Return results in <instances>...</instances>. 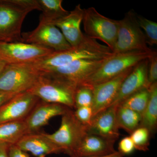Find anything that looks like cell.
I'll use <instances>...</instances> for the list:
<instances>
[{
  "label": "cell",
  "mask_w": 157,
  "mask_h": 157,
  "mask_svg": "<svg viewBox=\"0 0 157 157\" xmlns=\"http://www.w3.org/2000/svg\"><path fill=\"white\" fill-rule=\"evenodd\" d=\"M14 145L36 157H45L49 155L61 153L58 147L47 137L46 133L37 132L26 134Z\"/></svg>",
  "instance_id": "obj_18"
},
{
  "label": "cell",
  "mask_w": 157,
  "mask_h": 157,
  "mask_svg": "<svg viewBox=\"0 0 157 157\" xmlns=\"http://www.w3.org/2000/svg\"><path fill=\"white\" fill-rule=\"evenodd\" d=\"M70 108L62 104L40 100L24 120L28 133L39 132L52 118L62 116Z\"/></svg>",
  "instance_id": "obj_16"
},
{
  "label": "cell",
  "mask_w": 157,
  "mask_h": 157,
  "mask_svg": "<svg viewBox=\"0 0 157 157\" xmlns=\"http://www.w3.org/2000/svg\"><path fill=\"white\" fill-rule=\"evenodd\" d=\"M140 29L137 14L133 10L127 12L124 18L118 20L117 39L113 54L136 51H151Z\"/></svg>",
  "instance_id": "obj_6"
},
{
  "label": "cell",
  "mask_w": 157,
  "mask_h": 157,
  "mask_svg": "<svg viewBox=\"0 0 157 157\" xmlns=\"http://www.w3.org/2000/svg\"><path fill=\"white\" fill-rule=\"evenodd\" d=\"M105 59L76 60L44 73H48L77 87L83 84Z\"/></svg>",
  "instance_id": "obj_11"
},
{
  "label": "cell",
  "mask_w": 157,
  "mask_h": 157,
  "mask_svg": "<svg viewBox=\"0 0 157 157\" xmlns=\"http://www.w3.org/2000/svg\"><path fill=\"white\" fill-rule=\"evenodd\" d=\"M135 150L134 143L130 136L124 137L118 144V151L124 156L132 154Z\"/></svg>",
  "instance_id": "obj_30"
},
{
  "label": "cell",
  "mask_w": 157,
  "mask_h": 157,
  "mask_svg": "<svg viewBox=\"0 0 157 157\" xmlns=\"http://www.w3.org/2000/svg\"><path fill=\"white\" fill-rule=\"evenodd\" d=\"M113 53L107 46L86 36L84 41L76 47L52 53L39 59L32 65L40 72H44L69 64L79 60H101Z\"/></svg>",
  "instance_id": "obj_1"
},
{
  "label": "cell",
  "mask_w": 157,
  "mask_h": 157,
  "mask_svg": "<svg viewBox=\"0 0 157 157\" xmlns=\"http://www.w3.org/2000/svg\"><path fill=\"white\" fill-rule=\"evenodd\" d=\"M40 74L31 63L7 64L0 74V92L18 94L28 91Z\"/></svg>",
  "instance_id": "obj_8"
},
{
  "label": "cell",
  "mask_w": 157,
  "mask_h": 157,
  "mask_svg": "<svg viewBox=\"0 0 157 157\" xmlns=\"http://www.w3.org/2000/svg\"><path fill=\"white\" fill-rule=\"evenodd\" d=\"M53 52L40 45L24 42H0V59L7 64L33 63Z\"/></svg>",
  "instance_id": "obj_9"
},
{
  "label": "cell",
  "mask_w": 157,
  "mask_h": 157,
  "mask_svg": "<svg viewBox=\"0 0 157 157\" xmlns=\"http://www.w3.org/2000/svg\"><path fill=\"white\" fill-rule=\"evenodd\" d=\"M115 142L114 140L87 133L72 156L86 157L111 154L116 151L114 148Z\"/></svg>",
  "instance_id": "obj_19"
},
{
  "label": "cell",
  "mask_w": 157,
  "mask_h": 157,
  "mask_svg": "<svg viewBox=\"0 0 157 157\" xmlns=\"http://www.w3.org/2000/svg\"><path fill=\"white\" fill-rule=\"evenodd\" d=\"M35 10L41 11L37 0H0V42H23V22Z\"/></svg>",
  "instance_id": "obj_2"
},
{
  "label": "cell",
  "mask_w": 157,
  "mask_h": 157,
  "mask_svg": "<svg viewBox=\"0 0 157 157\" xmlns=\"http://www.w3.org/2000/svg\"><path fill=\"white\" fill-rule=\"evenodd\" d=\"M147 80L148 87L157 82V53L155 51H152L148 58Z\"/></svg>",
  "instance_id": "obj_28"
},
{
  "label": "cell",
  "mask_w": 157,
  "mask_h": 157,
  "mask_svg": "<svg viewBox=\"0 0 157 157\" xmlns=\"http://www.w3.org/2000/svg\"><path fill=\"white\" fill-rule=\"evenodd\" d=\"M76 88L48 73L41 72L36 82L28 92L44 102L62 104L72 109Z\"/></svg>",
  "instance_id": "obj_4"
},
{
  "label": "cell",
  "mask_w": 157,
  "mask_h": 157,
  "mask_svg": "<svg viewBox=\"0 0 157 157\" xmlns=\"http://www.w3.org/2000/svg\"><path fill=\"white\" fill-rule=\"evenodd\" d=\"M11 144L0 141V157H9V149Z\"/></svg>",
  "instance_id": "obj_32"
},
{
  "label": "cell",
  "mask_w": 157,
  "mask_h": 157,
  "mask_svg": "<svg viewBox=\"0 0 157 157\" xmlns=\"http://www.w3.org/2000/svg\"><path fill=\"white\" fill-rule=\"evenodd\" d=\"M17 94L0 92V107Z\"/></svg>",
  "instance_id": "obj_33"
},
{
  "label": "cell",
  "mask_w": 157,
  "mask_h": 157,
  "mask_svg": "<svg viewBox=\"0 0 157 157\" xmlns=\"http://www.w3.org/2000/svg\"><path fill=\"white\" fill-rule=\"evenodd\" d=\"M42 14L39 21L53 23L67 16L70 11L62 6V0H37Z\"/></svg>",
  "instance_id": "obj_21"
},
{
  "label": "cell",
  "mask_w": 157,
  "mask_h": 157,
  "mask_svg": "<svg viewBox=\"0 0 157 157\" xmlns=\"http://www.w3.org/2000/svg\"><path fill=\"white\" fill-rule=\"evenodd\" d=\"M93 101V87L81 85L76 87L74 94V108L91 107Z\"/></svg>",
  "instance_id": "obj_26"
},
{
  "label": "cell",
  "mask_w": 157,
  "mask_h": 157,
  "mask_svg": "<svg viewBox=\"0 0 157 157\" xmlns=\"http://www.w3.org/2000/svg\"><path fill=\"white\" fill-rule=\"evenodd\" d=\"M149 98L146 108L141 114L139 127L147 129L151 136L156 131L157 126V82L149 87Z\"/></svg>",
  "instance_id": "obj_20"
},
{
  "label": "cell",
  "mask_w": 157,
  "mask_h": 157,
  "mask_svg": "<svg viewBox=\"0 0 157 157\" xmlns=\"http://www.w3.org/2000/svg\"><path fill=\"white\" fill-rule=\"evenodd\" d=\"M130 137L134 143L135 149L142 151L148 150L151 135L147 129L138 127L132 132Z\"/></svg>",
  "instance_id": "obj_27"
},
{
  "label": "cell",
  "mask_w": 157,
  "mask_h": 157,
  "mask_svg": "<svg viewBox=\"0 0 157 157\" xmlns=\"http://www.w3.org/2000/svg\"><path fill=\"white\" fill-rule=\"evenodd\" d=\"M137 21L142 30L147 45L153 46L157 44V23L137 14Z\"/></svg>",
  "instance_id": "obj_25"
},
{
  "label": "cell",
  "mask_w": 157,
  "mask_h": 157,
  "mask_svg": "<svg viewBox=\"0 0 157 157\" xmlns=\"http://www.w3.org/2000/svg\"><path fill=\"white\" fill-rule=\"evenodd\" d=\"M149 96V88H144L127 98L118 105L132 109L141 115L148 103Z\"/></svg>",
  "instance_id": "obj_24"
},
{
  "label": "cell",
  "mask_w": 157,
  "mask_h": 157,
  "mask_svg": "<svg viewBox=\"0 0 157 157\" xmlns=\"http://www.w3.org/2000/svg\"><path fill=\"white\" fill-rule=\"evenodd\" d=\"M82 22L87 37L104 42L113 52L117 39L118 20L105 17L90 7L84 9Z\"/></svg>",
  "instance_id": "obj_7"
},
{
  "label": "cell",
  "mask_w": 157,
  "mask_h": 157,
  "mask_svg": "<svg viewBox=\"0 0 157 157\" xmlns=\"http://www.w3.org/2000/svg\"><path fill=\"white\" fill-rule=\"evenodd\" d=\"M28 134L24 120L0 123V141L15 144L21 137Z\"/></svg>",
  "instance_id": "obj_22"
},
{
  "label": "cell",
  "mask_w": 157,
  "mask_h": 157,
  "mask_svg": "<svg viewBox=\"0 0 157 157\" xmlns=\"http://www.w3.org/2000/svg\"><path fill=\"white\" fill-rule=\"evenodd\" d=\"M152 51L129 52L113 54L104 60L101 66L84 83L91 87L117 77L125 71L134 67L140 62L149 58Z\"/></svg>",
  "instance_id": "obj_3"
},
{
  "label": "cell",
  "mask_w": 157,
  "mask_h": 157,
  "mask_svg": "<svg viewBox=\"0 0 157 157\" xmlns=\"http://www.w3.org/2000/svg\"><path fill=\"white\" fill-rule=\"evenodd\" d=\"M87 133V126L80 123L72 109L62 116L59 128L46 136L59 149L61 153L71 156L82 138Z\"/></svg>",
  "instance_id": "obj_5"
},
{
  "label": "cell",
  "mask_w": 157,
  "mask_h": 157,
  "mask_svg": "<svg viewBox=\"0 0 157 157\" xmlns=\"http://www.w3.org/2000/svg\"><path fill=\"white\" fill-rule=\"evenodd\" d=\"M84 9L79 4L67 16L53 23L62 32L65 39L72 47H76L84 41L86 35L80 29Z\"/></svg>",
  "instance_id": "obj_17"
},
{
  "label": "cell",
  "mask_w": 157,
  "mask_h": 157,
  "mask_svg": "<svg viewBox=\"0 0 157 157\" xmlns=\"http://www.w3.org/2000/svg\"><path fill=\"white\" fill-rule=\"evenodd\" d=\"M124 156L120 152L118 151H116L115 152L111 154L107 155L100 156H92V157H124ZM70 157H82L76 156H71Z\"/></svg>",
  "instance_id": "obj_34"
},
{
  "label": "cell",
  "mask_w": 157,
  "mask_h": 157,
  "mask_svg": "<svg viewBox=\"0 0 157 157\" xmlns=\"http://www.w3.org/2000/svg\"><path fill=\"white\" fill-rule=\"evenodd\" d=\"M134 67L127 70L111 80L93 87V101L91 106L93 117L111 105L116 97L123 82Z\"/></svg>",
  "instance_id": "obj_13"
},
{
  "label": "cell",
  "mask_w": 157,
  "mask_h": 157,
  "mask_svg": "<svg viewBox=\"0 0 157 157\" xmlns=\"http://www.w3.org/2000/svg\"><path fill=\"white\" fill-rule=\"evenodd\" d=\"M148 59L136 65L121 85L111 105H119L127 98L144 88H148Z\"/></svg>",
  "instance_id": "obj_14"
},
{
  "label": "cell",
  "mask_w": 157,
  "mask_h": 157,
  "mask_svg": "<svg viewBox=\"0 0 157 157\" xmlns=\"http://www.w3.org/2000/svg\"><path fill=\"white\" fill-rule=\"evenodd\" d=\"M40 101L29 92L17 94L0 107V123L24 120Z\"/></svg>",
  "instance_id": "obj_12"
},
{
  "label": "cell",
  "mask_w": 157,
  "mask_h": 157,
  "mask_svg": "<svg viewBox=\"0 0 157 157\" xmlns=\"http://www.w3.org/2000/svg\"><path fill=\"white\" fill-rule=\"evenodd\" d=\"M117 122L119 129H122L131 135L140 125L141 115L132 109L118 106Z\"/></svg>",
  "instance_id": "obj_23"
},
{
  "label": "cell",
  "mask_w": 157,
  "mask_h": 157,
  "mask_svg": "<svg viewBox=\"0 0 157 157\" xmlns=\"http://www.w3.org/2000/svg\"><path fill=\"white\" fill-rule=\"evenodd\" d=\"M75 109L73 112L75 117L82 124L88 126L93 116L91 107H79Z\"/></svg>",
  "instance_id": "obj_29"
},
{
  "label": "cell",
  "mask_w": 157,
  "mask_h": 157,
  "mask_svg": "<svg viewBox=\"0 0 157 157\" xmlns=\"http://www.w3.org/2000/svg\"><path fill=\"white\" fill-rule=\"evenodd\" d=\"M118 106H109L94 116L87 126V133L116 141L120 136L116 118Z\"/></svg>",
  "instance_id": "obj_15"
},
{
  "label": "cell",
  "mask_w": 157,
  "mask_h": 157,
  "mask_svg": "<svg viewBox=\"0 0 157 157\" xmlns=\"http://www.w3.org/2000/svg\"><path fill=\"white\" fill-rule=\"evenodd\" d=\"M9 155V157H30L27 153L21 150L14 144L10 145Z\"/></svg>",
  "instance_id": "obj_31"
},
{
  "label": "cell",
  "mask_w": 157,
  "mask_h": 157,
  "mask_svg": "<svg viewBox=\"0 0 157 157\" xmlns=\"http://www.w3.org/2000/svg\"><path fill=\"white\" fill-rule=\"evenodd\" d=\"M23 42L40 45L54 52L67 50L72 47L61 31L51 23L39 21L34 30L21 33Z\"/></svg>",
  "instance_id": "obj_10"
},
{
  "label": "cell",
  "mask_w": 157,
  "mask_h": 157,
  "mask_svg": "<svg viewBox=\"0 0 157 157\" xmlns=\"http://www.w3.org/2000/svg\"><path fill=\"white\" fill-rule=\"evenodd\" d=\"M6 65H7V64L5 62H3L2 60L0 59V74L2 72L3 70L6 67Z\"/></svg>",
  "instance_id": "obj_35"
}]
</instances>
